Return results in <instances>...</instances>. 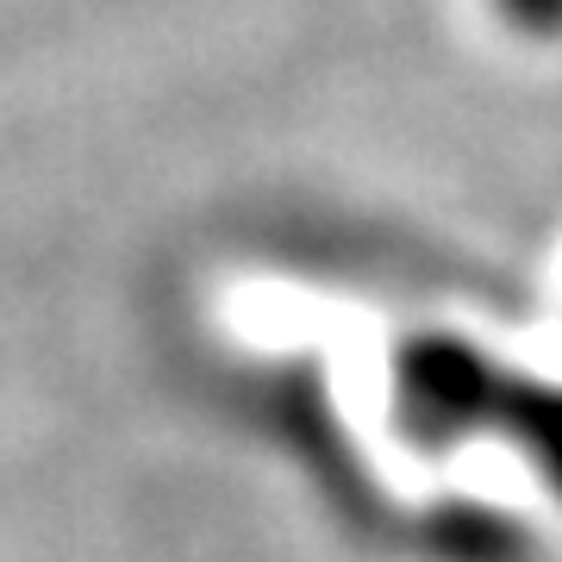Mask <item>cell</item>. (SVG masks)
I'll return each mask as SVG.
<instances>
[{
  "label": "cell",
  "mask_w": 562,
  "mask_h": 562,
  "mask_svg": "<svg viewBox=\"0 0 562 562\" xmlns=\"http://www.w3.org/2000/svg\"><path fill=\"white\" fill-rule=\"evenodd\" d=\"M394 419L419 443L501 438L562 494V382L525 375L457 331H419L401 344Z\"/></svg>",
  "instance_id": "6da1fadb"
},
{
  "label": "cell",
  "mask_w": 562,
  "mask_h": 562,
  "mask_svg": "<svg viewBox=\"0 0 562 562\" xmlns=\"http://www.w3.org/2000/svg\"><path fill=\"white\" fill-rule=\"evenodd\" d=\"M501 13L531 38H557L562 32V0H501Z\"/></svg>",
  "instance_id": "7a4b0ae2"
}]
</instances>
